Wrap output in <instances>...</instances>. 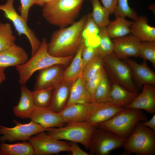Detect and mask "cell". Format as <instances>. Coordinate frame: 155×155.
<instances>
[{"instance_id":"cell-18","label":"cell","mask_w":155,"mask_h":155,"mask_svg":"<svg viewBox=\"0 0 155 155\" xmlns=\"http://www.w3.org/2000/svg\"><path fill=\"white\" fill-rule=\"evenodd\" d=\"M28 60V55L25 50L15 43L0 51V68L16 67L24 63Z\"/></svg>"},{"instance_id":"cell-27","label":"cell","mask_w":155,"mask_h":155,"mask_svg":"<svg viewBox=\"0 0 155 155\" xmlns=\"http://www.w3.org/2000/svg\"><path fill=\"white\" fill-rule=\"evenodd\" d=\"M132 22L126 20L125 17H116L106 27L107 32L111 38L113 39L125 36L130 33Z\"/></svg>"},{"instance_id":"cell-7","label":"cell","mask_w":155,"mask_h":155,"mask_svg":"<svg viewBox=\"0 0 155 155\" xmlns=\"http://www.w3.org/2000/svg\"><path fill=\"white\" fill-rule=\"evenodd\" d=\"M104 67L111 82L117 84L138 95L140 90L135 84L130 68L113 52L103 58Z\"/></svg>"},{"instance_id":"cell-39","label":"cell","mask_w":155,"mask_h":155,"mask_svg":"<svg viewBox=\"0 0 155 155\" xmlns=\"http://www.w3.org/2000/svg\"><path fill=\"white\" fill-rule=\"evenodd\" d=\"M21 5L19 7L20 15L27 21L30 8L34 5L41 6L40 0H20Z\"/></svg>"},{"instance_id":"cell-2","label":"cell","mask_w":155,"mask_h":155,"mask_svg":"<svg viewBox=\"0 0 155 155\" xmlns=\"http://www.w3.org/2000/svg\"><path fill=\"white\" fill-rule=\"evenodd\" d=\"M48 46L46 39L43 38L36 53L25 63L15 67L19 75L20 85H24L37 71L56 65L66 66L70 63L74 55L63 57L53 56L49 53Z\"/></svg>"},{"instance_id":"cell-5","label":"cell","mask_w":155,"mask_h":155,"mask_svg":"<svg viewBox=\"0 0 155 155\" xmlns=\"http://www.w3.org/2000/svg\"><path fill=\"white\" fill-rule=\"evenodd\" d=\"M123 148V155H154L155 131L140 121L126 139Z\"/></svg>"},{"instance_id":"cell-17","label":"cell","mask_w":155,"mask_h":155,"mask_svg":"<svg viewBox=\"0 0 155 155\" xmlns=\"http://www.w3.org/2000/svg\"><path fill=\"white\" fill-rule=\"evenodd\" d=\"M142 92L126 107L144 110L150 114L155 112V85L145 84Z\"/></svg>"},{"instance_id":"cell-10","label":"cell","mask_w":155,"mask_h":155,"mask_svg":"<svg viewBox=\"0 0 155 155\" xmlns=\"http://www.w3.org/2000/svg\"><path fill=\"white\" fill-rule=\"evenodd\" d=\"M45 131L31 136L28 140L35 155H50L69 152V143L54 138Z\"/></svg>"},{"instance_id":"cell-31","label":"cell","mask_w":155,"mask_h":155,"mask_svg":"<svg viewBox=\"0 0 155 155\" xmlns=\"http://www.w3.org/2000/svg\"><path fill=\"white\" fill-rule=\"evenodd\" d=\"M16 37L13 35L11 24L0 22V51L14 44Z\"/></svg>"},{"instance_id":"cell-33","label":"cell","mask_w":155,"mask_h":155,"mask_svg":"<svg viewBox=\"0 0 155 155\" xmlns=\"http://www.w3.org/2000/svg\"><path fill=\"white\" fill-rule=\"evenodd\" d=\"M53 90L42 89L32 91L33 100L37 107L41 108H49L51 101Z\"/></svg>"},{"instance_id":"cell-16","label":"cell","mask_w":155,"mask_h":155,"mask_svg":"<svg viewBox=\"0 0 155 155\" xmlns=\"http://www.w3.org/2000/svg\"><path fill=\"white\" fill-rule=\"evenodd\" d=\"M91 109V103L75 104L66 106L59 113L65 125L86 122L89 116Z\"/></svg>"},{"instance_id":"cell-12","label":"cell","mask_w":155,"mask_h":155,"mask_svg":"<svg viewBox=\"0 0 155 155\" xmlns=\"http://www.w3.org/2000/svg\"><path fill=\"white\" fill-rule=\"evenodd\" d=\"M65 66L56 65L39 70L34 90L53 89L61 82Z\"/></svg>"},{"instance_id":"cell-25","label":"cell","mask_w":155,"mask_h":155,"mask_svg":"<svg viewBox=\"0 0 155 155\" xmlns=\"http://www.w3.org/2000/svg\"><path fill=\"white\" fill-rule=\"evenodd\" d=\"M137 95L121 86L111 82L108 102L125 108Z\"/></svg>"},{"instance_id":"cell-9","label":"cell","mask_w":155,"mask_h":155,"mask_svg":"<svg viewBox=\"0 0 155 155\" xmlns=\"http://www.w3.org/2000/svg\"><path fill=\"white\" fill-rule=\"evenodd\" d=\"M14 0H7L3 5H0V10L4 13L5 17L11 22L17 31L20 36L24 35L29 41L31 48V56L39 49L41 43L33 31L28 26L26 21L16 12L13 6Z\"/></svg>"},{"instance_id":"cell-8","label":"cell","mask_w":155,"mask_h":155,"mask_svg":"<svg viewBox=\"0 0 155 155\" xmlns=\"http://www.w3.org/2000/svg\"><path fill=\"white\" fill-rule=\"evenodd\" d=\"M126 140L96 127L90 142L89 154L91 155H108L113 150L123 147Z\"/></svg>"},{"instance_id":"cell-35","label":"cell","mask_w":155,"mask_h":155,"mask_svg":"<svg viewBox=\"0 0 155 155\" xmlns=\"http://www.w3.org/2000/svg\"><path fill=\"white\" fill-rule=\"evenodd\" d=\"M114 13L116 17H127L134 20L139 17L135 12L129 7L128 0H117Z\"/></svg>"},{"instance_id":"cell-11","label":"cell","mask_w":155,"mask_h":155,"mask_svg":"<svg viewBox=\"0 0 155 155\" xmlns=\"http://www.w3.org/2000/svg\"><path fill=\"white\" fill-rule=\"evenodd\" d=\"M16 125L12 127L0 125L1 142L26 141L32 136L50 128H46L31 121L27 123H21L15 121Z\"/></svg>"},{"instance_id":"cell-4","label":"cell","mask_w":155,"mask_h":155,"mask_svg":"<svg viewBox=\"0 0 155 155\" xmlns=\"http://www.w3.org/2000/svg\"><path fill=\"white\" fill-rule=\"evenodd\" d=\"M148 120L142 110L125 108L108 120L98 124L96 127L126 139L138 122Z\"/></svg>"},{"instance_id":"cell-13","label":"cell","mask_w":155,"mask_h":155,"mask_svg":"<svg viewBox=\"0 0 155 155\" xmlns=\"http://www.w3.org/2000/svg\"><path fill=\"white\" fill-rule=\"evenodd\" d=\"M130 67L133 81L139 90L145 84L155 85V73L143 60L141 64L129 58L123 60Z\"/></svg>"},{"instance_id":"cell-34","label":"cell","mask_w":155,"mask_h":155,"mask_svg":"<svg viewBox=\"0 0 155 155\" xmlns=\"http://www.w3.org/2000/svg\"><path fill=\"white\" fill-rule=\"evenodd\" d=\"M139 57L148 60L155 67V41H141Z\"/></svg>"},{"instance_id":"cell-6","label":"cell","mask_w":155,"mask_h":155,"mask_svg":"<svg viewBox=\"0 0 155 155\" xmlns=\"http://www.w3.org/2000/svg\"><path fill=\"white\" fill-rule=\"evenodd\" d=\"M96 127V125L87 122L74 123L60 127L51 128L46 133L56 139L79 143L89 148L92 137Z\"/></svg>"},{"instance_id":"cell-43","label":"cell","mask_w":155,"mask_h":155,"mask_svg":"<svg viewBox=\"0 0 155 155\" xmlns=\"http://www.w3.org/2000/svg\"><path fill=\"white\" fill-rule=\"evenodd\" d=\"M5 68H0V84L5 79L6 76L4 73Z\"/></svg>"},{"instance_id":"cell-44","label":"cell","mask_w":155,"mask_h":155,"mask_svg":"<svg viewBox=\"0 0 155 155\" xmlns=\"http://www.w3.org/2000/svg\"><path fill=\"white\" fill-rule=\"evenodd\" d=\"M51 0H40L41 6H43L44 5L49 2Z\"/></svg>"},{"instance_id":"cell-23","label":"cell","mask_w":155,"mask_h":155,"mask_svg":"<svg viewBox=\"0 0 155 155\" xmlns=\"http://www.w3.org/2000/svg\"><path fill=\"white\" fill-rule=\"evenodd\" d=\"M84 40L75 53L70 64L64 71L61 82L72 83L80 75L83 71L82 53Z\"/></svg>"},{"instance_id":"cell-21","label":"cell","mask_w":155,"mask_h":155,"mask_svg":"<svg viewBox=\"0 0 155 155\" xmlns=\"http://www.w3.org/2000/svg\"><path fill=\"white\" fill-rule=\"evenodd\" d=\"M147 18L138 17L132 22L130 32L141 41H155V28L149 25Z\"/></svg>"},{"instance_id":"cell-19","label":"cell","mask_w":155,"mask_h":155,"mask_svg":"<svg viewBox=\"0 0 155 155\" xmlns=\"http://www.w3.org/2000/svg\"><path fill=\"white\" fill-rule=\"evenodd\" d=\"M30 119L46 128L60 127L65 125L59 113L53 111L49 108L36 107Z\"/></svg>"},{"instance_id":"cell-26","label":"cell","mask_w":155,"mask_h":155,"mask_svg":"<svg viewBox=\"0 0 155 155\" xmlns=\"http://www.w3.org/2000/svg\"><path fill=\"white\" fill-rule=\"evenodd\" d=\"M0 155H35L29 142L23 141L13 144L0 142Z\"/></svg>"},{"instance_id":"cell-14","label":"cell","mask_w":155,"mask_h":155,"mask_svg":"<svg viewBox=\"0 0 155 155\" xmlns=\"http://www.w3.org/2000/svg\"><path fill=\"white\" fill-rule=\"evenodd\" d=\"M114 52L119 59L124 60L131 57H139L141 41L132 35L113 39Z\"/></svg>"},{"instance_id":"cell-24","label":"cell","mask_w":155,"mask_h":155,"mask_svg":"<svg viewBox=\"0 0 155 155\" xmlns=\"http://www.w3.org/2000/svg\"><path fill=\"white\" fill-rule=\"evenodd\" d=\"M91 103V97L82 75L71 84L69 99L66 106L75 104Z\"/></svg>"},{"instance_id":"cell-20","label":"cell","mask_w":155,"mask_h":155,"mask_svg":"<svg viewBox=\"0 0 155 155\" xmlns=\"http://www.w3.org/2000/svg\"><path fill=\"white\" fill-rule=\"evenodd\" d=\"M36 106L33 98L32 92L25 84L21 88V96L18 104L13 108V111L17 117L21 119H30Z\"/></svg>"},{"instance_id":"cell-37","label":"cell","mask_w":155,"mask_h":155,"mask_svg":"<svg viewBox=\"0 0 155 155\" xmlns=\"http://www.w3.org/2000/svg\"><path fill=\"white\" fill-rule=\"evenodd\" d=\"M105 73V70L103 67L92 76L85 83L86 89L90 96L91 98Z\"/></svg>"},{"instance_id":"cell-3","label":"cell","mask_w":155,"mask_h":155,"mask_svg":"<svg viewBox=\"0 0 155 155\" xmlns=\"http://www.w3.org/2000/svg\"><path fill=\"white\" fill-rule=\"evenodd\" d=\"M84 0H51L43 6L42 15L52 25L62 28L75 22Z\"/></svg>"},{"instance_id":"cell-1","label":"cell","mask_w":155,"mask_h":155,"mask_svg":"<svg viewBox=\"0 0 155 155\" xmlns=\"http://www.w3.org/2000/svg\"><path fill=\"white\" fill-rule=\"evenodd\" d=\"M87 18L84 16L68 27L55 31L48 43L49 54L58 57L74 55L84 40L82 33Z\"/></svg>"},{"instance_id":"cell-22","label":"cell","mask_w":155,"mask_h":155,"mask_svg":"<svg viewBox=\"0 0 155 155\" xmlns=\"http://www.w3.org/2000/svg\"><path fill=\"white\" fill-rule=\"evenodd\" d=\"M72 84L60 83L55 88L49 108L57 113H59L66 106L68 101Z\"/></svg>"},{"instance_id":"cell-42","label":"cell","mask_w":155,"mask_h":155,"mask_svg":"<svg viewBox=\"0 0 155 155\" xmlns=\"http://www.w3.org/2000/svg\"><path fill=\"white\" fill-rule=\"evenodd\" d=\"M143 123L144 125L155 131V114H154L149 120L143 121Z\"/></svg>"},{"instance_id":"cell-30","label":"cell","mask_w":155,"mask_h":155,"mask_svg":"<svg viewBox=\"0 0 155 155\" xmlns=\"http://www.w3.org/2000/svg\"><path fill=\"white\" fill-rule=\"evenodd\" d=\"M98 36L99 42L96 47L98 54L103 58L113 52L114 44L107 32L106 27L100 28Z\"/></svg>"},{"instance_id":"cell-38","label":"cell","mask_w":155,"mask_h":155,"mask_svg":"<svg viewBox=\"0 0 155 155\" xmlns=\"http://www.w3.org/2000/svg\"><path fill=\"white\" fill-rule=\"evenodd\" d=\"M98 54L96 46L86 45L84 42L82 53L83 70L88 62Z\"/></svg>"},{"instance_id":"cell-45","label":"cell","mask_w":155,"mask_h":155,"mask_svg":"<svg viewBox=\"0 0 155 155\" xmlns=\"http://www.w3.org/2000/svg\"></svg>"},{"instance_id":"cell-41","label":"cell","mask_w":155,"mask_h":155,"mask_svg":"<svg viewBox=\"0 0 155 155\" xmlns=\"http://www.w3.org/2000/svg\"><path fill=\"white\" fill-rule=\"evenodd\" d=\"M103 6L110 14L114 13L117 4V0H101Z\"/></svg>"},{"instance_id":"cell-40","label":"cell","mask_w":155,"mask_h":155,"mask_svg":"<svg viewBox=\"0 0 155 155\" xmlns=\"http://www.w3.org/2000/svg\"><path fill=\"white\" fill-rule=\"evenodd\" d=\"M78 143L70 142L69 143V152L72 155H90L83 150L78 146Z\"/></svg>"},{"instance_id":"cell-29","label":"cell","mask_w":155,"mask_h":155,"mask_svg":"<svg viewBox=\"0 0 155 155\" xmlns=\"http://www.w3.org/2000/svg\"><path fill=\"white\" fill-rule=\"evenodd\" d=\"M93 10L92 17L99 28L106 27L110 21L109 11L100 4L99 0H90Z\"/></svg>"},{"instance_id":"cell-15","label":"cell","mask_w":155,"mask_h":155,"mask_svg":"<svg viewBox=\"0 0 155 155\" xmlns=\"http://www.w3.org/2000/svg\"><path fill=\"white\" fill-rule=\"evenodd\" d=\"M89 116L86 122L96 126L97 124L111 118L125 108L109 102L91 103Z\"/></svg>"},{"instance_id":"cell-32","label":"cell","mask_w":155,"mask_h":155,"mask_svg":"<svg viewBox=\"0 0 155 155\" xmlns=\"http://www.w3.org/2000/svg\"><path fill=\"white\" fill-rule=\"evenodd\" d=\"M103 67V58L98 54L89 61L85 66L82 73L85 84L89 78Z\"/></svg>"},{"instance_id":"cell-28","label":"cell","mask_w":155,"mask_h":155,"mask_svg":"<svg viewBox=\"0 0 155 155\" xmlns=\"http://www.w3.org/2000/svg\"><path fill=\"white\" fill-rule=\"evenodd\" d=\"M111 85L106 72L91 98V103L108 102Z\"/></svg>"},{"instance_id":"cell-36","label":"cell","mask_w":155,"mask_h":155,"mask_svg":"<svg viewBox=\"0 0 155 155\" xmlns=\"http://www.w3.org/2000/svg\"><path fill=\"white\" fill-rule=\"evenodd\" d=\"M100 28L93 20L91 14L87 16V20L82 33V36L84 40L94 36H98Z\"/></svg>"}]
</instances>
